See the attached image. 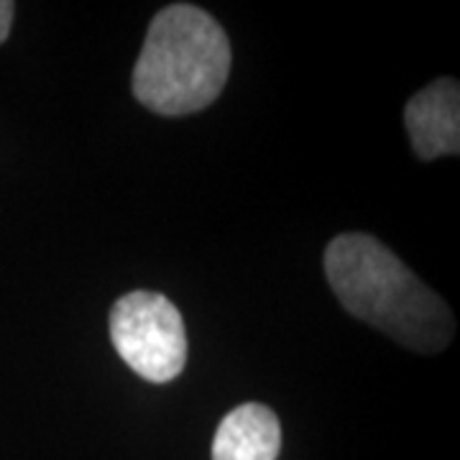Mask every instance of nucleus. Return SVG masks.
I'll use <instances>...</instances> for the list:
<instances>
[{
    "mask_svg": "<svg viewBox=\"0 0 460 460\" xmlns=\"http://www.w3.org/2000/svg\"><path fill=\"white\" fill-rule=\"evenodd\" d=\"M325 277L348 313L414 353H440L453 341L450 307L374 235H335L325 248Z\"/></svg>",
    "mask_w": 460,
    "mask_h": 460,
    "instance_id": "f257e3e1",
    "label": "nucleus"
},
{
    "mask_svg": "<svg viewBox=\"0 0 460 460\" xmlns=\"http://www.w3.org/2000/svg\"><path fill=\"white\" fill-rule=\"evenodd\" d=\"M279 450V417L259 402L226 414L213 440V460H277Z\"/></svg>",
    "mask_w": 460,
    "mask_h": 460,
    "instance_id": "39448f33",
    "label": "nucleus"
},
{
    "mask_svg": "<svg viewBox=\"0 0 460 460\" xmlns=\"http://www.w3.org/2000/svg\"><path fill=\"white\" fill-rule=\"evenodd\" d=\"M230 75V41L208 11L174 3L148 26L133 66V95L151 113L180 118L213 105Z\"/></svg>",
    "mask_w": 460,
    "mask_h": 460,
    "instance_id": "f03ea898",
    "label": "nucleus"
},
{
    "mask_svg": "<svg viewBox=\"0 0 460 460\" xmlns=\"http://www.w3.org/2000/svg\"><path fill=\"white\" fill-rule=\"evenodd\" d=\"M411 148L422 162L458 156L460 151V87L440 77L420 90L404 108Z\"/></svg>",
    "mask_w": 460,
    "mask_h": 460,
    "instance_id": "20e7f679",
    "label": "nucleus"
},
{
    "mask_svg": "<svg viewBox=\"0 0 460 460\" xmlns=\"http://www.w3.org/2000/svg\"><path fill=\"white\" fill-rule=\"evenodd\" d=\"M13 16H16V3L11 0H0V44L8 39L11 26H13Z\"/></svg>",
    "mask_w": 460,
    "mask_h": 460,
    "instance_id": "423d86ee",
    "label": "nucleus"
},
{
    "mask_svg": "<svg viewBox=\"0 0 460 460\" xmlns=\"http://www.w3.org/2000/svg\"><path fill=\"white\" fill-rule=\"evenodd\" d=\"M111 341L128 368L151 384H169L187 366V330L180 310L156 292L123 295L108 317Z\"/></svg>",
    "mask_w": 460,
    "mask_h": 460,
    "instance_id": "7ed1b4c3",
    "label": "nucleus"
}]
</instances>
